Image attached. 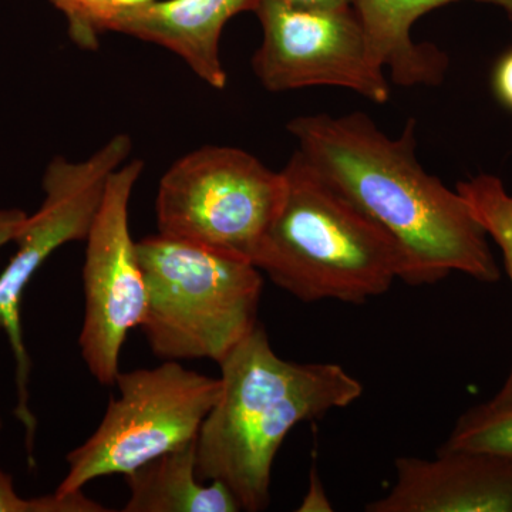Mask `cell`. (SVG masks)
<instances>
[{
    "instance_id": "cell-12",
    "label": "cell",
    "mask_w": 512,
    "mask_h": 512,
    "mask_svg": "<svg viewBox=\"0 0 512 512\" xmlns=\"http://www.w3.org/2000/svg\"><path fill=\"white\" fill-rule=\"evenodd\" d=\"M460 0H356L355 9L384 70L399 86H437L448 59L431 43L414 42V23L430 10ZM503 9L512 20V0H474Z\"/></svg>"
},
{
    "instance_id": "cell-17",
    "label": "cell",
    "mask_w": 512,
    "mask_h": 512,
    "mask_svg": "<svg viewBox=\"0 0 512 512\" xmlns=\"http://www.w3.org/2000/svg\"><path fill=\"white\" fill-rule=\"evenodd\" d=\"M69 23L70 36L83 49H97V30L92 18V9L84 0H50Z\"/></svg>"
},
{
    "instance_id": "cell-24",
    "label": "cell",
    "mask_w": 512,
    "mask_h": 512,
    "mask_svg": "<svg viewBox=\"0 0 512 512\" xmlns=\"http://www.w3.org/2000/svg\"><path fill=\"white\" fill-rule=\"evenodd\" d=\"M0 431H2V420H0ZM2 474H3V471L0 470V476H2Z\"/></svg>"
},
{
    "instance_id": "cell-20",
    "label": "cell",
    "mask_w": 512,
    "mask_h": 512,
    "mask_svg": "<svg viewBox=\"0 0 512 512\" xmlns=\"http://www.w3.org/2000/svg\"><path fill=\"white\" fill-rule=\"evenodd\" d=\"M299 511H332V505H330L315 471H312L311 487H309Z\"/></svg>"
},
{
    "instance_id": "cell-23",
    "label": "cell",
    "mask_w": 512,
    "mask_h": 512,
    "mask_svg": "<svg viewBox=\"0 0 512 512\" xmlns=\"http://www.w3.org/2000/svg\"><path fill=\"white\" fill-rule=\"evenodd\" d=\"M84 2H86L87 5L90 6V9H92L93 18V13L96 12V10H99L101 6L109 5V3H111V0H84Z\"/></svg>"
},
{
    "instance_id": "cell-6",
    "label": "cell",
    "mask_w": 512,
    "mask_h": 512,
    "mask_svg": "<svg viewBox=\"0 0 512 512\" xmlns=\"http://www.w3.org/2000/svg\"><path fill=\"white\" fill-rule=\"evenodd\" d=\"M284 191L282 171L269 170L247 151L201 147L161 178L158 232L254 264Z\"/></svg>"
},
{
    "instance_id": "cell-5",
    "label": "cell",
    "mask_w": 512,
    "mask_h": 512,
    "mask_svg": "<svg viewBox=\"0 0 512 512\" xmlns=\"http://www.w3.org/2000/svg\"><path fill=\"white\" fill-rule=\"evenodd\" d=\"M119 399H111L99 429L67 454L69 471L56 493L82 491L99 477L134 470L197 439L220 399L221 379L164 360L153 369L119 373Z\"/></svg>"
},
{
    "instance_id": "cell-22",
    "label": "cell",
    "mask_w": 512,
    "mask_h": 512,
    "mask_svg": "<svg viewBox=\"0 0 512 512\" xmlns=\"http://www.w3.org/2000/svg\"><path fill=\"white\" fill-rule=\"evenodd\" d=\"M154 2V0H111V5L117 8H136V6L147 5V3Z\"/></svg>"
},
{
    "instance_id": "cell-11",
    "label": "cell",
    "mask_w": 512,
    "mask_h": 512,
    "mask_svg": "<svg viewBox=\"0 0 512 512\" xmlns=\"http://www.w3.org/2000/svg\"><path fill=\"white\" fill-rule=\"evenodd\" d=\"M261 0H163L136 8L106 5L93 16L99 32L137 37L170 50L192 72L211 86L224 90L228 77L221 63L220 40L229 20L255 12Z\"/></svg>"
},
{
    "instance_id": "cell-21",
    "label": "cell",
    "mask_w": 512,
    "mask_h": 512,
    "mask_svg": "<svg viewBox=\"0 0 512 512\" xmlns=\"http://www.w3.org/2000/svg\"><path fill=\"white\" fill-rule=\"evenodd\" d=\"M292 6H301V8H319V9H343L355 8L356 0H281Z\"/></svg>"
},
{
    "instance_id": "cell-2",
    "label": "cell",
    "mask_w": 512,
    "mask_h": 512,
    "mask_svg": "<svg viewBox=\"0 0 512 512\" xmlns=\"http://www.w3.org/2000/svg\"><path fill=\"white\" fill-rule=\"evenodd\" d=\"M220 366V399L197 437V477L227 485L242 511H264L276 454L293 427L350 406L363 386L335 363L282 359L259 323Z\"/></svg>"
},
{
    "instance_id": "cell-14",
    "label": "cell",
    "mask_w": 512,
    "mask_h": 512,
    "mask_svg": "<svg viewBox=\"0 0 512 512\" xmlns=\"http://www.w3.org/2000/svg\"><path fill=\"white\" fill-rule=\"evenodd\" d=\"M456 190L483 225L488 237L493 238L503 252L505 271L512 284V195L500 178L490 174L461 181ZM483 406L491 410L512 407V366L503 387Z\"/></svg>"
},
{
    "instance_id": "cell-3",
    "label": "cell",
    "mask_w": 512,
    "mask_h": 512,
    "mask_svg": "<svg viewBox=\"0 0 512 512\" xmlns=\"http://www.w3.org/2000/svg\"><path fill=\"white\" fill-rule=\"evenodd\" d=\"M284 198L254 265L305 303H363L402 278L396 241L308 164L298 150L284 170Z\"/></svg>"
},
{
    "instance_id": "cell-15",
    "label": "cell",
    "mask_w": 512,
    "mask_h": 512,
    "mask_svg": "<svg viewBox=\"0 0 512 512\" xmlns=\"http://www.w3.org/2000/svg\"><path fill=\"white\" fill-rule=\"evenodd\" d=\"M441 451H481L512 457V407L478 404L458 419Z\"/></svg>"
},
{
    "instance_id": "cell-13",
    "label": "cell",
    "mask_w": 512,
    "mask_h": 512,
    "mask_svg": "<svg viewBox=\"0 0 512 512\" xmlns=\"http://www.w3.org/2000/svg\"><path fill=\"white\" fill-rule=\"evenodd\" d=\"M126 512H237V498L221 481L197 477V439L127 474Z\"/></svg>"
},
{
    "instance_id": "cell-16",
    "label": "cell",
    "mask_w": 512,
    "mask_h": 512,
    "mask_svg": "<svg viewBox=\"0 0 512 512\" xmlns=\"http://www.w3.org/2000/svg\"><path fill=\"white\" fill-rule=\"evenodd\" d=\"M104 505L90 500L82 491L42 497H20L13 487L12 477L3 473L0 476V512H106Z\"/></svg>"
},
{
    "instance_id": "cell-4",
    "label": "cell",
    "mask_w": 512,
    "mask_h": 512,
    "mask_svg": "<svg viewBox=\"0 0 512 512\" xmlns=\"http://www.w3.org/2000/svg\"><path fill=\"white\" fill-rule=\"evenodd\" d=\"M137 252L147 286L140 328L154 355L220 365L258 325L264 279L252 262L160 232Z\"/></svg>"
},
{
    "instance_id": "cell-8",
    "label": "cell",
    "mask_w": 512,
    "mask_h": 512,
    "mask_svg": "<svg viewBox=\"0 0 512 512\" xmlns=\"http://www.w3.org/2000/svg\"><path fill=\"white\" fill-rule=\"evenodd\" d=\"M254 13L261 22L262 43L252 69L269 92L332 86L375 103L389 101L386 70L355 8H301L261 0Z\"/></svg>"
},
{
    "instance_id": "cell-7",
    "label": "cell",
    "mask_w": 512,
    "mask_h": 512,
    "mask_svg": "<svg viewBox=\"0 0 512 512\" xmlns=\"http://www.w3.org/2000/svg\"><path fill=\"white\" fill-rule=\"evenodd\" d=\"M131 138L117 134L92 157L69 161L56 157L43 175L45 200L15 238V255L0 274V329L6 333L16 362L18 406L15 414L26 430L29 463H35L36 419L29 406L30 357L23 340V293L37 269L67 242L83 241L99 211L110 175L130 156Z\"/></svg>"
},
{
    "instance_id": "cell-9",
    "label": "cell",
    "mask_w": 512,
    "mask_h": 512,
    "mask_svg": "<svg viewBox=\"0 0 512 512\" xmlns=\"http://www.w3.org/2000/svg\"><path fill=\"white\" fill-rule=\"evenodd\" d=\"M143 170V161H126L110 175L86 238L79 345L87 369L104 386L116 383L128 332L141 326L147 311L146 281L128 222L131 194Z\"/></svg>"
},
{
    "instance_id": "cell-10",
    "label": "cell",
    "mask_w": 512,
    "mask_h": 512,
    "mask_svg": "<svg viewBox=\"0 0 512 512\" xmlns=\"http://www.w3.org/2000/svg\"><path fill=\"white\" fill-rule=\"evenodd\" d=\"M389 493L367 512H512V457L437 451L433 460L400 457Z\"/></svg>"
},
{
    "instance_id": "cell-1",
    "label": "cell",
    "mask_w": 512,
    "mask_h": 512,
    "mask_svg": "<svg viewBox=\"0 0 512 512\" xmlns=\"http://www.w3.org/2000/svg\"><path fill=\"white\" fill-rule=\"evenodd\" d=\"M286 128L313 170L396 241L407 285L436 284L451 272L500 279L483 225L417 160L416 120L396 138L365 113L295 117Z\"/></svg>"
},
{
    "instance_id": "cell-18",
    "label": "cell",
    "mask_w": 512,
    "mask_h": 512,
    "mask_svg": "<svg viewBox=\"0 0 512 512\" xmlns=\"http://www.w3.org/2000/svg\"><path fill=\"white\" fill-rule=\"evenodd\" d=\"M493 87L498 100L512 110V50L495 66Z\"/></svg>"
},
{
    "instance_id": "cell-19",
    "label": "cell",
    "mask_w": 512,
    "mask_h": 512,
    "mask_svg": "<svg viewBox=\"0 0 512 512\" xmlns=\"http://www.w3.org/2000/svg\"><path fill=\"white\" fill-rule=\"evenodd\" d=\"M29 215L18 208H0V248L15 241Z\"/></svg>"
}]
</instances>
